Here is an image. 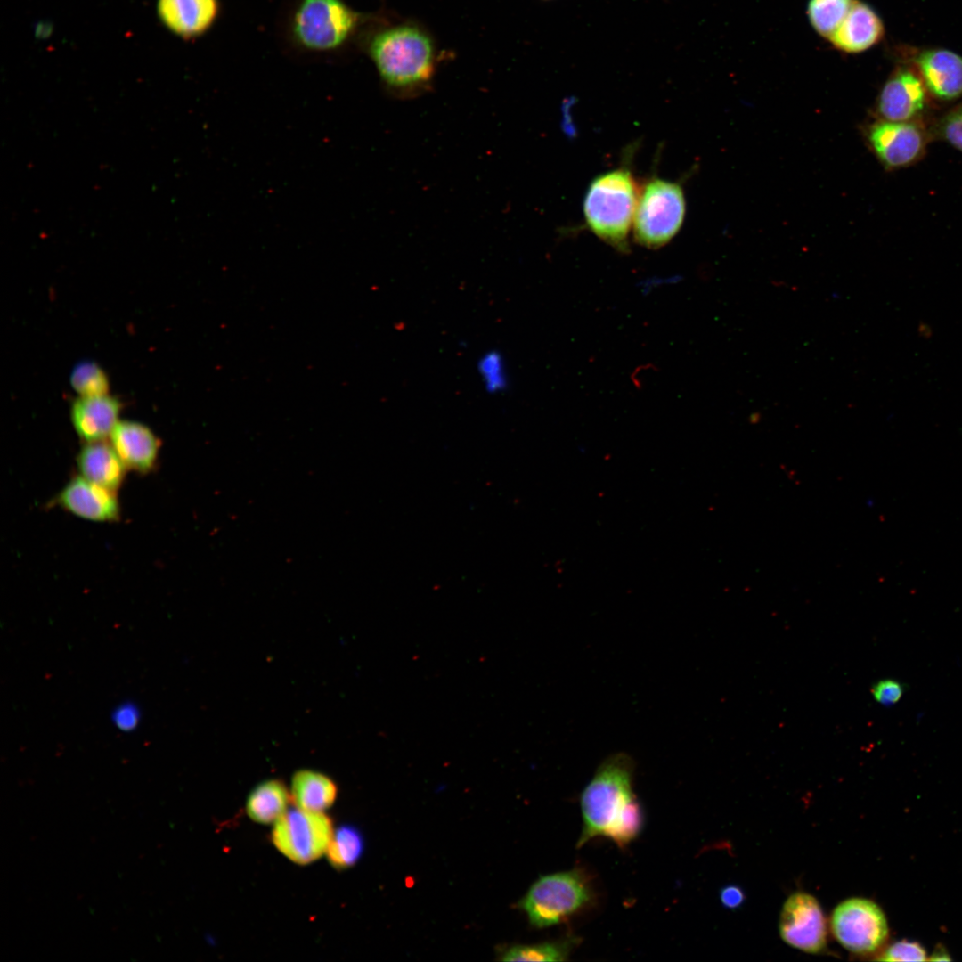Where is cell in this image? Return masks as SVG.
I'll list each match as a JSON object with an SVG mask.
<instances>
[{
	"label": "cell",
	"mask_w": 962,
	"mask_h": 962,
	"mask_svg": "<svg viewBox=\"0 0 962 962\" xmlns=\"http://www.w3.org/2000/svg\"><path fill=\"white\" fill-rule=\"evenodd\" d=\"M633 770L632 760L624 754L599 765L580 797L583 826L578 848L600 836L624 847L640 835L644 814L632 789Z\"/></svg>",
	"instance_id": "cell-1"
},
{
	"label": "cell",
	"mask_w": 962,
	"mask_h": 962,
	"mask_svg": "<svg viewBox=\"0 0 962 962\" xmlns=\"http://www.w3.org/2000/svg\"><path fill=\"white\" fill-rule=\"evenodd\" d=\"M368 52L381 80L395 92L414 93L433 76L435 48L418 28L400 25L381 30L370 39Z\"/></svg>",
	"instance_id": "cell-2"
},
{
	"label": "cell",
	"mask_w": 962,
	"mask_h": 962,
	"mask_svg": "<svg viewBox=\"0 0 962 962\" xmlns=\"http://www.w3.org/2000/svg\"><path fill=\"white\" fill-rule=\"evenodd\" d=\"M629 170L602 174L590 184L584 198V216L591 231L620 251L628 249V235L639 193Z\"/></svg>",
	"instance_id": "cell-3"
},
{
	"label": "cell",
	"mask_w": 962,
	"mask_h": 962,
	"mask_svg": "<svg viewBox=\"0 0 962 962\" xmlns=\"http://www.w3.org/2000/svg\"><path fill=\"white\" fill-rule=\"evenodd\" d=\"M359 22L360 14L345 0H296L288 17L287 33L298 49L329 54L345 46Z\"/></svg>",
	"instance_id": "cell-4"
},
{
	"label": "cell",
	"mask_w": 962,
	"mask_h": 962,
	"mask_svg": "<svg viewBox=\"0 0 962 962\" xmlns=\"http://www.w3.org/2000/svg\"><path fill=\"white\" fill-rule=\"evenodd\" d=\"M594 898L589 876L583 869L541 876L519 902L532 925L543 928L559 924L590 905Z\"/></svg>",
	"instance_id": "cell-5"
},
{
	"label": "cell",
	"mask_w": 962,
	"mask_h": 962,
	"mask_svg": "<svg viewBox=\"0 0 962 962\" xmlns=\"http://www.w3.org/2000/svg\"><path fill=\"white\" fill-rule=\"evenodd\" d=\"M684 215L681 187L670 181L650 179L638 198L633 218L636 240L650 249L664 246L681 227Z\"/></svg>",
	"instance_id": "cell-6"
},
{
	"label": "cell",
	"mask_w": 962,
	"mask_h": 962,
	"mask_svg": "<svg viewBox=\"0 0 962 962\" xmlns=\"http://www.w3.org/2000/svg\"><path fill=\"white\" fill-rule=\"evenodd\" d=\"M333 833L326 814L297 808L274 822L272 841L291 861L307 864L326 853Z\"/></svg>",
	"instance_id": "cell-7"
},
{
	"label": "cell",
	"mask_w": 962,
	"mask_h": 962,
	"mask_svg": "<svg viewBox=\"0 0 962 962\" xmlns=\"http://www.w3.org/2000/svg\"><path fill=\"white\" fill-rule=\"evenodd\" d=\"M896 63L913 68L931 98L943 102L962 97V55L947 48L900 44L893 47Z\"/></svg>",
	"instance_id": "cell-8"
},
{
	"label": "cell",
	"mask_w": 962,
	"mask_h": 962,
	"mask_svg": "<svg viewBox=\"0 0 962 962\" xmlns=\"http://www.w3.org/2000/svg\"><path fill=\"white\" fill-rule=\"evenodd\" d=\"M830 925L837 942L855 954L876 951L888 936L883 910L876 903L864 898H851L839 903L832 912Z\"/></svg>",
	"instance_id": "cell-9"
},
{
	"label": "cell",
	"mask_w": 962,
	"mask_h": 962,
	"mask_svg": "<svg viewBox=\"0 0 962 962\" xmlns=\"http://www.w3.org/2000/svg\"><path fill=\"white\" fill-rule=\"evenodd\" d=\"M871 149L889 169L907 167L924 155L928 134L918 120L887 121L870 125L867 133Z\"/></svg>",
	"instance_id": "cell-10"
},
{
	"label": "cell",
	"mask_w": 962,
	"mask_h": 962,
	"mask_svg": "<svg viewBox=\"0 0 962 962\" xmlns=\"http://www.w3.org/2000/svg\"><path fill=\"white\" fill-rule=\"evenodd\" d=\"M779 934L788 945L807 953H819L827 943V925L816 898L797 892L784 902L779 922Z\"/></svg>",
	"instance_id": "cell-11"
},
{
	"label": "cell",
	"mask_w": 962,
	"mask_h": 962,
	"mask_svg": "<svg viewBox=\"0 0 962 962\" xmlns=\"http://www.w3.org/2000/svg\"><path fill=\"white\" fill-rule=\"evenodd\" d=\"M930 99L916 70L907 64L896 63L879 92L876 111L883 120H918L928 108Z\"/></svg>",
	"instance_id": "cell-12"
},
{
	"label": "cell",
	"mask_w": 962,
	"mask_h": 962,
	"mask_svg": "<svg viewBox=\"0 0 962 962\" xmlns=\"http://www.w3.org/2000/svg\"><path fill=\"white\" fill-rule=\"evenodd\" d=\"M219 0H157V16L172 35L185 40L208 32L220 14Z\"/></svg>",
	"instance_id": "cell-13"
},
{
	"label": "cell",
	"mask_w": 962,
	"mask_h": 962,
	"mask_svg": "<svg viewBox=\"0 0 962 962\" xmlns=\"http://www.w3.org/2000/svg\"><path fill=\"white\" fill-rule=\"evenodd\" d=\"M57 503L84 519L107 522L119 517V504L113 491L88 481L82 476L72 478L60 492Z\"/></svg>",
	"instance_id": "cell-14"
},
{
	"label": "cell",
	"mask_w": 962,
	"mask_h": 962,
	"mask_svg": "<svg viewBox=\"0 0 962 962\" xmlns=\"http://www.w3.org/2000/svg\"><path fill=\"white\" fill-rule=\"evenodd\" d=\"M110 437V444L126 469L147 473L155 467L160 441L144 424L118 421Z\"/></svg>",
	"instance_id": "cell-15"
},
{
	"label": "cell",
	"mask_w": 962,
	"mask_h": 962,
	"mask_svg": "<svg viewBox=\"0 0 962 962\" xmlns=\"http://www.w3.org/2000/svg\"><path fill=\"white\" fill-rule=\"evenodd\" d=\"M884 36L885 25L878 13L868 4L854 0L829 41L842 52L859 53L878 44Z\"/></svg>",
	"instance_id": "cell-16"
},
{
	"label": "cell",
	"mask_w": 962,
	"mask_h": 962,
	"mask_svg": "<svg viewBox=\"0 0 962 962\" xmlns=\"http://www.w3.org/2000/svg\"><path fill=\"white\" fill-rule=\"evenodd\" d=\"M120 410V402L109 394L79 396L71 405V422L86 443L104 441L118 422Z\"/></svg>",
	"instance_id": "cell-17"
},
{
	"label": "cell",
	"mask_w": 962,
	"mask_h": 962,
	"mask_svg": "<svg viewBox=\"0 0 962 962\" xmlns=\"http://www.w3.org/2000/svg\"><path fill=\"white\" fill-rule=\"evenodd\" d=\"M77 468L83 477L110 491L122 484L126 467L111 444L104 441L86 443L77 455Z\"/></svg>",
	"instance_id": "cell-18"
},
{
	"label": "cell",
	"mask_w": 962,
	"mask_h": 962,
	"mask_svg": "<svg viewBox=\"0 0 962 962\" xmlns=\"http://www.w3.org/2000/svg\"><path fill=\"white\" fill-rule=\"evenodd\" d=\"M337 793L334 781L319 771L301 770L292 777L290 796L298 809L322 812L333 804Z\"/></svg>",
	"instance_id": "cell-19"
},
{
	"label": "cell",
	"mask_w": 962,
	"mask_h": 962,
	"mask_svg": "<svg viewBox=\"0 0 962 962\" xmlns=\"http://www.w3.org/2000/svg\"><path fill=\"white\" fill-rule=\"evenodd\" d=\"M289 798L291 796L281 780H265L249 794L246 804L248 815L258 823L276 822L288 811Z\"/></svg>",
	"instance_id": "cell-20"
},
{
	"label": "cell",
	"mask_w": 962,
	"mask_h": 962,
	"mask_svg": "<svg viewBox=\"0 0 962 962\" xmlns=\"http://www.w3.org/2000/svg\"><path fill=\"white\" fill-rule=\"evenodd\" d=\"M854 0H809L807 14L815 31L830 39L846 17Z\"/></svg>",
	"instance_id": "cell-21"
},
{
	"label": "cell",
	"mask_w": 962,
	"mask_h": 962,
	"mask_svg": "<svg viewBox=\"0 0 962 962\" xmlns=\"http://www.w3.org/2000/svg\"><path fill=\"white\" fill-rule=\"evenodd\" d=\"M363 851V839L354 827L344 826L332 836L327 849L330 863L336 868H347L354 865Z\"/></svg>",
	"instance_id": "cell-22"
},
{
	"label": "cell",
	"mask_w": 962,
	"mask_h": 962,
	"mask_svg": "<svg viewBox=\"0 0 962 962\" xmlns=\"http://www.w3.org/2000/svg\"><path fill=\"white\" fill-rule=\"evenodd\" d=\"M576 938L533 945H517L508 950L503 961H565L576 943Z\"/></svg>",
	"instance_id": "cell-23"
},
{
	"label": "cell",
	"mask_w": 962,
	"mask_h": 962,
	"mask_svg": "<svg viewBox=\"0 0 962 962\" xmlns=\"http://www.w3.org/2000/svg\"><path fill=\"white\" fill-rule=\"evenodd\" d=\"M70 384L79 396L107 395L110 390L106 372L97 363L89 361L79 363L73 368Z\"/></svg>",
	"instance_id": "cell-24"
},
{
	"label": "cell",
	"mask_w": 962,
	"mask_h": 962,
	"mask_svg": "<svg viewBox=\"0 0 962 962\" xmlns=\"http://www.w3.org/2000/svg\"><path fill=\"white\" fill-rule=\"evenodd\" d=\"M934 131L939 138L962 153V102L938 120Z\"/></svg>",
	"instance_id": "cell-25"
},
{
	"label": "cell",
	"mask_w": 962,
	"mask_h": 962,
	"mask_svg": "<svg viewBox=\"0 0 962 962\" xmlns=\"http://www.w3.org/2000/svg\"><path fill=\"white\" fill-rule=\"evenodd\" d=\"M876 959L880 961H925L927 958L925 950L919 943L900 941L888 947Z\"/></svg>",
	"instance_id": "cell-26"
},
{
	"label": "cell",
	"mask_w": 962,
	"mask_h": 962,
	"mask_svg": "<svg viewBox=\"0 0 962 962\" xmlns=\"http://www.w3.org/2000/svg\"><path fill=\"white\" fill-rule=\"evenodd\" d=\"M141 718L139 708L132 702H124L115 707L111 714V720L118 729L122 731L134 730Z\"/></svg>",
	"instance_id": "cell-27"
},
{
	"label": "cell",
	"mask_w": 962,
	"mask_h": 962,
	"mask_svg": "<svg viewBox=\"0 0 962 962\" xmlns=\"http://www.w3.org/2000/svg\"><path fill=\"white\" fill-rule=\"evenodd\" d=\"M874 698L884 705L896 704L903 695L904 687L895 680L885 679L877 681L872 687Z\"/></svg>",
	"instance_id": "cell-28"
},
{
	"label": "cell",
	"mask_w": 962,
	"mask_h": 962,
	"mask_svg": "<svg viewBox=\"0 0 962 962\" xmlns=\"http://www.w3.org/2000/svg\"><path fill=\"white\" fill-rule=\"evenodd\" d=\"M722 903L728 909L738 908L745 900L742 890L736 885H728L722 889L720 893Z\"/></svg>",
	"instance_id": "cell-29"
},
{
	"label": "cell",
	"mask_w": 962,
	"mask_h": 962,
	"mask_svg": "<svg viewBox=\"0 0 962 962\" xmlns=\"http://www.w3.org/2000/svg\"><path fill=\"white\" fill-rule=\"evenodd\" d=\"M931 960H936V961L950 960V958L942 950H940V951L933 954V956L931 958Z\"/></svg>",
	"instance_id": "cell-30"
}]
</instances>
